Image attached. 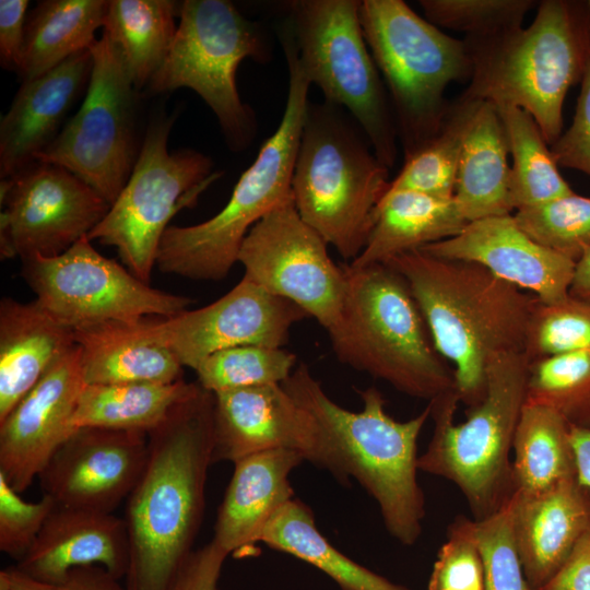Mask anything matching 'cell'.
<instances>
[{"instance_id": "cell-1", "label": "cell", "mask_w": 590, "mask_h": 590, "mask_svg": "<svg viewBox=\"0 0 590 590\" xmlns=\"http://www.w3.org/2000/svg\"><path fill=\"white\" fill-rule=\"evenodd\" d=\"M144 470L126 499V590H170L193 552L213 464L214 394L199 384L148 434Z\"/></svg>"}, {"instance_id": "cell-2", "label": "cell", "mask_w": 590, "mask_h": 590, "mask_svg": "<svg viewBox=\"0 0 590 590\" xmlns=\"http://www.w3.org/2000/svg\"><path fill=\"white\" fill-rule=\"evenodd\" d=\"M384 264L406 281L436 351L453 366L460 402L468 409L480 403L489 361L502 353L523 352L536 297L480 264L421 249Z\"/></svg>"}, {"instance_id": "cell-3", "label": "cell", "mask_w": 590, "mask_h": 590, "mask_svg": "<svg viewBox=\"0 0 590 590\" xmlns=\"http://www.w3.org/2000/svg\"><path fill=\"white\" fill-rule=\"evenodd\" d=\"M284 389L321 427L338 468V481L354 477L376 500L388 533L403 545L422 534L425 498L417 482V440L430 417V405L400 422L385 409L376 387L357 390L362 410L353 412L335 403L305 364L282 384Z\"/></svg>"}, {"instance_id": "cell-4", "label": "cell", "mask_w": 590, "mask_h": 590, "mask_svg": "<svg viewBox=\"0 0 590 590\" xmlns=\"http://www.w3.org/2000/svg\"><path fill=\"white\" fill-rule=\"evenodd\" d=\"M464 42L471 75L462 96L523 109L552 145L562 134L566 94L590 55L588 17L571 2L545 0L529 26Z\"/></svg>"}, {"instance_id": "cell-5", "label": "cell", "mask_w": 590, "mask_h": 590, "mask_svg": "<svg viewBox=\"0 0 590 590\" xmlns=\"http://www.w3.org/2000/svg\"><path fill=\"white\" fill-rule=\"evenodd\" d=\"M343 268L344 303L328 331L338 359L428 402L456 390L403 276L381 263Z\"/></svg>"}, {"instance_id": "cell-6", "label": "cell", "mask_w": 590, "mask_h": 590, "mask_svg": "<svg viewBox=\"0 0 590 590\" xmlns=\"http://www.w3.org/2000/svg\"><path fill=\"white\" fill-rule=\"evenodd\" d=\"M288 91L282 119L253 163L211 219L190 226L169 225L156 257L161 272L192 280L217 281L238 262L241 244L266 214L292 196L291 184L311 85L304 74L294 38L284 35Z\"/></svg>"}, {"instance_id": "cell-7", "label": "cell", "mask_w": 590, "mask_h": 590, "mask_svg": "<svg viewBox=\"0 0 590 590\" xmlns=\"http://www.w3.org/2000/svg\"><path fill=\"white\" fill-rule=\"evenodd\" d=\"M528 366L523 352L494 356L486 367L484 398L468 409L462 423H455L456 390L428 402L434 429L418 456V471L455 484L474 520L495 512L512 492L510 455L526 403Z\"/></svg>"}, {"instance_id": "cell-8", "label": "cell", "mask_w": 590, "mask_h": 590, "mask_svg": "<svg viewBox=\"0 0 590 590\" xmlns=\"http://www.w3.org/2000/svg\"><path fill=\"white\" fill-rule=\"evenodd\" d=\"M340 108L308 104L291 191L302 220L352 262L366 245L390 180L389 168Z\"/></svg>"}, {"instance_id": "cell-9", "label": "cell", "mask_w": 590, "mask_h": 590, "mask_svg": "<svg viewBox=\"0 0 590 590\" xmlns=\"http://www.w3.org/2000/svg\"><path fill=\"white\" fill-rule=\"evenodd\" d=\"M364 38L392 99L404 155L440 130L448 108L447 86L471 75L463 40L441 32L402 0H364L359 4Z\"/></svg>"}, {"instance_id": "cell-10", "label": "cell", "mask_w": 590, "mask_h": 590, "mask_svg": "<svg viewBox=\"0 0 590 590\" xmlns=\"http://www.w3.org/2000/svg\"><path fill=\"white\" fill-rule=\"evenodd\" d=\"M357 0L288 3L299 66L326 102L345 108L388 168L397 158V123L364 38Z\"/></svg>"}, {"instance_id": "cell-11", "label": "cell", "mask_w": 590, "mask_h": 590, "mask_svg": "<svg viewBox=\"0 0 590 590\" xmlns=\"http://www.w3.org/2000/svg\"><path fill=\"white\" fill-rule=\"evenodd\" d=\"M268 57L259 26L226 0H185L179 25L160 69L149 83L152 93L179 87L194 91L216 116L232 150L245 149L256 125L251 109L241 102L236 71L246 58Z\"/></svg>"}, {"instance_id": "cell-12", "label": "cell", "mask_w": 590, "mask_h": 590, "mask_svg": "<svg viewBox=\"0 0 590 590\" xmlns=\"http://www.w3.org/2000/svg\"><path fill=\"white\" fill-rule=\"evenodd\" d=\"M174 119L161 116L151 121L127 184L87 235L91 241L116 248L123 266L146 284L170 219L194 204L222 175L198 151L168 150Z\"/></svg>"}, {"instance_id": "cell-13", "label": "cell", "mask_w": 590, "mask_h": 590, "mask_svg": "<svg viewBox=\"0 0 590 590\" xmlns=\"http://www.w3.org/2000/svg\"><path fill=\"white\" fill-rule=\"evenodd\" d=\"M90 50L93 66L84 99L35 161L69 170L111 205L138 157L134 151L137 88L106 35Z\"/></svg>"}, {"instance_id": "cell-14", "label": "cell", "mask_w": 590, "mask_h": 590, "mask_svg": "<svg viewBox=\"0 0 590 590\" xmlns=\"http://www.w3.org/2000/svg\"><path fill=\"white\" fill-rule=\"evenodd\" d=\"M36 300L72 329L103 322L134 324L149 316L181 314L192 299L156 290L101 255L87 236L63 253L23 261Z\"/></svg>"}, {"instance_id": "cell-15", "label": "cell", "mask_w": 590, "mask_h": 590, "mask_svg": "<svg viewBox=\"0 0 590 590\" xmlns=\"http://www.w3.org/2000/svg\"><path fill=\"white\" fill-rule=\"evenodd\" d=\"M238 262L244 276L299 306L328 332L338 322L346 273L328 252L327 241L299 216L292 196L245 237Z\"/></svg>"}, {"instance_id": "cell-16", "label": "cell", "mask_w": 590, "mask_h": 590, "mask_svg": "<svg viewBox=\"0 0 590 590\" xmlns=\"http://www.w3.org/2000/svg\"><path fill=\"white\" fill-rule=\"evenodd\" d=\"M1 259L51 258L87 236L110 203L69 170L35 161L1 179Z\"/></svg>"}, {"instance_id": "cell-17", "label": "cell", "mask_w": 590, "mask_h": 590, "mask_svg": "<svg viewBox=\"0 0 590 590\" xmlns=\"http://www.w3.org/2000/svg\"><path fill=\"white\" fill-rule=\"evenodd\" d=\"M309 316L246 276L210 305L161 320L126 324L134 338L170 352L193 370L211 354L245 344L283 347L291 328Z\"/></svg>"}, {"instance_id": "cell-18", "label": "cell", "mask_w": 590, "mask_h": 590, "mask_svg": "<svg viewBox=\"0 0 590 590\" xmlns=\"http://www.w3.org/2000/svg\"><path fill=\"white\" fill-rule=\"evenodd\" d=\"M290 450L328 470L338 468L328 440L312 414L282 385H266L214 394L213 462Z\"/></svg>"}, {"instance_id": "cell-19", "label": "cell", "mask_w": 590, "mask_h": 590, "mask_svg": "<svg viewBox=\"0 0 590 590\" xmlns=\"http://www.w3.org/2000/svg\"><path fill=\"white\" fill-rule=\"evenodd\" d=\"M148 434L78 428L40 472L44 495L58 506L110 512L127 499L148 459Z\"/></svg>"}, {"instance_id": "cell-20", "label": "cell", "mask_w": 590, "mask_h": 590, "mask_svg": "<svg viewBox=\"0 0 590 590\" xmlns=\"http://www.w3.org/2000/svg\"><path fill=\"white\" fill-rule=\"evenodd\" d=\"M85 385L74 343L0 422V473L17 493L38 479L76 430L73 420Z\"/></svg>"}, {"instance_id": "cell-21", "label": "cell", "mask_w": 590, "mask_h": 590, "mask_svg": "<svg viewBox=\"0 0 590 590\" xmlns=\"http://www.w3.org/2000/svg\"><path fill=\"white\" fill-rule=\"evenodd\" d=\"M421 250L438 258L480 264L542 303L558 302L569 295L576 268L575 261L533 240L514 214L469 222L457 235Z\"/></svg>"}, {"instance_id": "cell-22", "label": "cell", "mask_w": 590, "mask_h": 590, "mask_svg": "<svg viewBox=\"0 0 590 590\" xmlns=\"http://www.w3.org/2000/svg\"><path fill=\"white\" fill-rule=\"evenodd\" d=\"M129 562L123 518L110 512L56 506L15 566L37 581L58 583L76 567L97 565L121 580Z\"/></svg>"}, {"instance_id": "cell-23", "label": "cell", "mask_w": 590, "mask_h": 590, "mask_svg": "<svg viewBox=\"0 0 590 590\" xmlns=\"http://www.w3.org/2000/svg\"><path fill=\"white\" fill-rule=\"evenodd\" d=\"M90 49L50 71L22 82L0 121V177L9 178L35 162L59 134L66 115L87 86Z\"/></svg>"}, {"instance_id": "cell-24", "label": "cell", "mask_w": 590, "mask_h": 590, "mask_svg": "<svg viewBox=\"0 0 590 590\" xmlns=\"http://www.w3.org/2000/svg\"><path fill=\"white\" fill-rule=\"evenodd\" d=\"M509 504L524 575L541 590L590 529V492L574 477L532 495L512 492Z\"/></svg>"}, {"instance_id": "cell-25", "label": "cell", "mask_w": 590, "mask_h": 590, "mask_svg": "<svg viewBox=\"0 0 590 590\" xmlns=\"http://www.w3.org/2000/svg\"><path fill=\"white\" fill-rule=\"evenodd\" d=\"M303 461L297 452L270 450L234 462L211 541L227 555L248 553L276 511L294 498L290 474Z\"/></svg>"}, {"instance_id": "cell-26", "label": "cell", "mask_w": 590, "mask_h": 590, "mask_svg": "<svg viewBox=\"0 0 590 590\" xmlns=\"http://www.w3.org/2000/svg\"><path fill=\"white\" fill-rule=\"evenodd\" d=\"M74 343V329L36 299H1L0 422Z\"/></svg>"}, {"instance_id": "cell-27", "label": "cell", "mask_w": 590, "mask_h": 590, "mask_svg": "<svg viewBox=\"0 0 590 590\" xmlns=\"http://www.w3.org/2000/svg\"><path fill=\"white\" fill-rule=\"evenodd\" d=\"M509 148L497 107L477 101L460 154L453 200L462 217L472 221L514 213Z\"/></svg>"}, {"instance_id": "cell-28", "label": "cell", "mask_w": 590, "mask_h": 590, "mask_svg": "<svg viewBox=\"0 0 590 590\" xmlns=\"http://www.w3.org/2000/svg\"><path fill=\"white\" fill-rule=\"evenodd\" d=\"M468 222L452 199L414 191H386L374 214L366 245L349 264L387 263L405 252L457 235Z\"/></svg>"}, {"instance_id": "cell-29", "label": "cell", "mask_w": 590, "mask_h": 590, "mask_svg": "<svg viewBox=\"0 0 590 590\" xmlns=\"http://www.w3.org/2000/svg\"><path fill=\"white\" fill-rule=\"evenodd\" d=\"M86 385L174 382L182 366L167 350L143 342L125 323L103 322L74 330Z\"/></svg>"}, {"instance_id": "cell-30", "label": "cell", "mask_w": 590, "mask_h": 590, "mask_svg": "<svg viewBox=\"0 0 590 590\" xmlns=\"http://www.w3.org/2000/svg\"><path fill=\"white\" fill-rule=\"evenodd\" d=\"M108 1L45 0L37 3L25 23L22 80L37 78L71 56L90 49L104 26Z\"/></svg>"}, {"instance_id": "cell-31", "label": "cell", "mask_w": 590, "mask_h": 590, "mask_svg": "<svg viewBox=\"0 0 590 590\" xmlns=\"http://www.w3.org/2000/svg\"><path fill=\"white\" fill-rule=\"evenodd\" d=\"M511 453L512 492L532 495L576 477L570 425L547 406L524 403Z\"/></svg>"}, {"instance_id": "cell-32", "label": "cell", "mask_w": 590, "mask_h": 590, "mask_svg": "<svg viewBox=\"0 0 590 590\" xmlns=\"http://www.w3.org/2000/svg\"><path fill=\"white\" fill-rule=\"evenodd\" d=\"M198 382L85 385L74 414L75 428L99 427L149 434Z\"/></svg>"}, {"instance_id": "cell-33", "label": "cell", "mask_w": 590, "mask_h": 590, "mask_svg": "<svg viewBox=\"0 0 590 590\" xmlns=\"http://www.w3.org/2000/svg\"><path fill=\"white\" fill-rule=\"evenodd\" d=\"M259 542L315 566L342 590H410L342 554L317 529L311 510L296 498L276 511Z\"/></svg>"}, {"instance_id": "cell-34", "label": "cell", "mask_w": 590, "mask_h": 590, "mask_svg": "<svg viewBox=\"0 0 590 590\" xmlns=\"http://www.w3.org/2000/svg\"><path fill=\"white\" fill-rule=\"evenodd\" d=\"M179 5L169 0H110L104 35L118 50L135 88L149 85L174 40Z\"/></svg>"}, {"instance_id": "cell-35", "label": "cell", "mask_w": 590, "mask_h": 590, "mask_svg": "<svg viewBox=\"0 0 590 590\" xmlns=\"http://www.w3.org/2000/svg\"><path fill=\"white\" fill-rule=\"evenodd\" d=\"M495 106L504 125L511 156L510 194L514 212L571 193L535 120L521 108Z\"/></svg>"}, {"instance_id": "cell-36", "label": "cell", "mask_w": 590, "mask_h": 590, "mask_svg": "<svg viewBox=\"0 0 590 590\" xmlns=\"http://www.w3.org/2000/svg\"><path fill=\"white\" fill-rule=\"evenodd\" d=\"M477 99L462 96L428 142L405 156L387 191H414L452 199L465 129Z\"/></svg>"}, {"instance_id": "cell-37", "label": "cell", "mask_w": 590, "mask_h": 590, "mask_svg": "<svg viewBox=\"0 0 590 590\" xmlns=\"http://www.w3.org/2000/svg\"><path fill=\"white\" fill-rule=\"evenodd\" d=\"M526 403L554 410L570 426H590V351L529 362Z\"/></svg>"}, {"instance_id": "cell-38", "label": "cell", "mask_w": 590, "mask_h": 590, "mask_svg": "<svg viewBox=\"0 0 590 590\" xmlns=\"http://www.w3.org/2000/svg\"><path fill=\"white\" fill-rule=\"evenodd\" d=\"M296 368V355L283 347L245 344L217 351L194 370L213 394L249 387L282 385Z\"/></svg>"}, {"instance_id": "cell-39", "label": "cell", "mask_w": 590, "mask_h": 590, "mask_svg": "<svg viewBox=\"0 0 590 590\" xmlns=\"http://www.w3.org/2000/svg\"><path fill=\"white\" fill-rule=\"evenodd\" d=\"M521 229L547 249L577 262L590 250V198L575 193L515 211Z\"/></svg>"}, {"instance_id": "cell-40", "label": "cell", "mask_w": 590, "mask_h": 590, "mask_svg": "<svg viewBox=\"0 0 590 590\" xmlns=\"http://www.w3.org/2000/svg\"><path fill=\"white\" fill-rule=\"evenodd\" d=\"M578 351H590V303L571 295L554 303L536 299L523 344L529 362Z\"/></svg>"}, {"instance_id": "cell-41", "label": "cell", "mask_w": 590, "mask_h": 590, "mask_svg": "<svg viewBox=\"0 0 590 590\" xmlns=\"http://www.w3.org/2000/svg\"><path fill=\"white\" fill-rule=\"evenodd\" d=\"M532 0H421L426 20L437 27L482 38L521 26Z\"/></svg>"}, {"instance_id": "cell-42", "label": "cell", "mask_w": 590, "mask_h": 590, "mask_svg": "<svg viewBox=\"0 0 590 590\" xmlns=\"http://www.w3.org/2000/svg\"><path fill=\"white\" fill-rule=\"evenodd\" d=\"M474 521L485 590H533L515 543L509 497L495 512Z\"/></svg>"}, {"instance_id": "cell-43", "label": "cell", "mask_w": 590, "mask_h": 590, "mask_svg": "<svg viewBox=\"0 0 590 590\" xmlns=\"http://www.w3.org/2000/svg\"><path fill=\"white\" fill-rule=\"evenodd\" d=\"M426 590H485L474 519L459 516L449 526Z\"/></svg>"}, {"instance_id": "cell-44", "label": "cell", "mask_w": 590, "mask_h": 590, "mask_svg": "<svg viewBox=\"0 0 590 590\" xmlns=\"http://www.w3.org/2000/svg\"><path fill=\"white\" fill-rule=\"evenodd\" d=\"M56 506L47 495L37 502L24 500L0 473V551L22 558Z\"/></svg>"}, {"instance_id": "cell-45", "label": "cell", "mask_w": 590, "mask_h": 590, "mask_svg": "<svg viewBox=\"0 0 590 590\" xmlns=\"http://www.w3.org/2000/svg\"><path fill=\"white\" fill-rule=\"evenodd\" d=\"M576 111L570 127L551 145L558 166L590 176V55L587 60Z\"/></svg>"}, {"instance_id": "cell-46", "label": "cell", "mask_w": 590, "mask_h": 590, "mask_svg": "<svg viewBox=\"0 0 590 590\" xmlns=\"http://www.w3.org/2000/svg\"><path fill=\"white\" fill-rule=\"evenodd\" d=\"M5 570L11 590H126L119 579L97 565L73 568L67 578L58 583L34 580L17 571L13 566Z\"/></svg>"}, {"instance_id": "cell-47", "label": "cell", "mask_w": 590, "mask_h": 590, "mask_svg": "<svg viewBox=\"0 0 590 590\" xmlns=\"http://www.w3.org/2000/svg\"><path fill=\"white\" fill-rule=\"evenodd\" d=\"M227 556L212 541L193 550L177 574L170 590H217Z\"/></svg>"}, {"instance_id": "cell-48", "label": "cell", "mask_w": 590, "mask_h": 590, "mask_svg": "<svg viewBox=\"0 0 590 590\" xmlns=\"http://www.w3.org/2000/svg\"><path fill=\"white\" fill-rule=\"evenodd\" d=\"M27 0L0 1V61L20 72L23 57Z\"/></svg>"}, {"instance_id": "cell-49", "label": "cell", "mask_w": 590, "mask_h": 590, "mask_svg": "<svg viewBox=\"0 0 590 590\" xmlns=\"http://www.w3.org/2000/svg\"><path fill=\"white\" fill-rule=\"evenodd\" d=\"M541 590H590V529Z\"/></svg>"}, {"instance_id": "cell-50", "label": "cell", "mask_w": 590, "mask_h": 590, "mask_svg": "<svg viewBox=\"0 0 590 590\" xmlns=\"http://www.w3.org/2000/svg\"><path fill=\"white\" fill-rule=\"evenodd\" d=\"M578 482L590 492V426H570Z\"/></svg>"}, {"instance_id": "cell-51", "label": "cell", "mask_w": 590, "mask_h": 590, "mask_svg": "<svg viewBox=\"0 0 590 590\" xmlns=\"http://www.w3.org/2000/svg\"><path fill=\"white\" fill-rule=\"evenodd\" d=\"M569 295L590 303V250L576 262Z\"/></svg>"}, {"instance_id": "cell-52", "label": "cell", "mask_w": 590, "mask_h": 590, "mask_svg": "<svg viewBox=\"0 0 590 590\" xmlns=\"http://www.w3.org/2000/svg\"><path fill=\"white\" fill-rule=\"evenodd\" d=\"M0 590H11L5 568L0 571Z\"/></svg>"}, {"instance_id": "cell-53", "label": "cell", "mask_w": 590, "mask_h": 590, "mask_svg": "<svg viewBox=\"0 0 590 590\" xmlns=\"http://www.w3.org/2000/svg\"><path fill=\"white\" fill-rule=\"evenodd\" d=\"M587 7H588V28H589V34H590V1L587 2Z\"/></svg>"}]
</instances>
